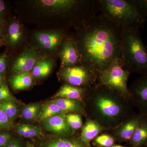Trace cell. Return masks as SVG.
Returning a JSON list of instances; mask_svg holds the SVG:
<instances>
[{
  "instance_id": "9a60e30c",
  "label": "cell",
  "mask_w": 147,
  "mask_h": 147,
  "mask_svg": "<svg viewBox=\"0 0 147 147\" xmlns=\"http://www.w3.org/2000/svg\"><path fill=\"white\" fill-rule=\"evenodd\" d=\"M53 101L66 113H78L86 117L85 105L83 100L58 98Z\"/></svg>"
},
{
  "instance_id": "5b68a950",
  "label": "cell",
  "mask_w": 147,
  "mask_h": 147,
  "mask_svg": "<svg viewBox=\"0 0 147 147\" xmlns=\"http://www.w3.org/2000/svg\"><path fill=\"white\" fill-rule=\"evenodd\" d=\"M98 1L101 13L121 28L144 27L146 18L128 0Z\"/></svg>"
},
{
  "instance_id": "d590c367",
  "label": "cell",
  "mask_w": 147,
  "mask_h": 147,
  "mask_svg": "<svg viewBox=\"0 0 147 147\" xmlns=\"http://www.w3.org/2000/svg\"><path fill=\"white\" fill-rule=\"evenodd\" d=\"M129 147V146H121V145H117V144H115L113 145V146H112V147Z\"/></svg>"
},
{
  "instance_id": "5bb4252c",
  "label": "cell",
  "mask_w": 147,
  "mask_h": 147,
  "mask_svg": "<svg viewBox=\"0 0 147 147\" xmlns=\"http://www.w3.org/2000/svg\"><path fill=\"white\" fill-rule=\"evenodd\" d=\"M105 131V129L97 122L86 117V122L82 127L80 138L85 144L90 145V142L96 137Z\"/></svg>"
},
{
  "instance_id": "ab89813d",
  "label": "cell",
  "mask_w": 147,
  "mask_h": 147,
  "mask_svg": "<svg viewBox=\"0 0 147 147\" xmlns=\"http://www.w3.org/2000/svg\"></svg>"
},
{
  "instance_id": "ac0fdd59",
  "label": "cell",
  "mask_w": 147,
  "mask_h": 147,
  "mask_svg": "<svg viewBox=\"0 0 147 147\" xmlns=\"http://www.w3.org/2000/svg\"><path fill=\"white\" fill-rule=\"evenodd\" d=\"M9 82L11 88L15 90L29 89L33 84V77L29 72L16 73L11 77Z\"/></svg>"
},
{
  "instance_id": "1f68e13d",
  "label": "cell",
  "mask_w": 147,
  "mask_h": 147,
  "mask_svg": "<svg viewBox=\"0 0 147 147\" xmlns=\"http://www.w3.org/2000/svg\"><path fill=\"white\" fill-rule=\"evenodd\" d=\"M7 67V57L5 55L0 56V74L5 72Z\"/></svg>"
},
{
  "instance_id": "484cf974",
  "label": "cell",
  "mask_w": 147,
  "mask_h": 147,
  "mask_svg": "<svg viewBox=\"0 0 147 147\" xmlns=\"http://www.w3.org/2000/svg\"><path fill=\"white\" fill-rule=\"evenodd\" d=\"M40 108V105L36 103L26 105L22 110L23 118L27 120H33L38 117Z\"/></svg>"
},
{
  "instance_id": "9c48e42d",
  "label": "cell",
  "mask_w": 147,
  "mask_h": 147,
  "mask_svg": "<svg viewBox=\"0 0 147 147\" xmlns=\"http://www.w3.org/2000/svg\"><path fill=\"white\" fill-rule=\"evenodd\" d=\"M129 90V100L132 106L147 117V74L135 79Z\"/></svg>"
},
{
  "instance_id": "7c38bea8",
  "label": "cell",
  "mask_w": 147,
  "mask_h": 147,
  "mask_svg": "<svg viewBox=\"0 0 147 147\" xmlns=\"http://www.w3.org/2000/svg\"><path fill=\"white\" fill-rule=\"evenodd\" d=\"M40 57L33 47L24 50L16 59L12 67V71L16 73L32 71L37 61Z\"/></svg>"
},
{
  "instance_id": "277c9868",
  "label": "cell",
  "mask_w": 147,
  "mask_h": 147,
  "mask_svg": "<svg viewBox=\"0 0 147 147\" xmlns=\"http://www.w3.org/2000/svg\"><path fill=\"white\" fill-rule=\"evenodd\" d=\"M118 59L123 68L131 73L147 74V47L138 28L122 29Z\"/></svg>"
},
{
  "instance_id": "d4e9b609",
  "label": "cell",
  "mask_w": 147,
  "mask_h": 147,
  "mask_svg": "<svg viewBox=\"0 0 147 147\" xmlns=\"http://www.w3.org/2000/svg\"><path fill=\"white\" fill-rule=\"evenodd\" d=\"M0 108L11 120H14L18 115V107L14 100L0 102Z\"/></svg>"
},
{
  "instance_id": "d6a6232c",
  "label": "cell",
  "mask_w": 147,
  "mask_h": 147,
  "mask_svg": "<svg viewBox=\"0 0 147 147\" xmlns=\"http://www.w3.org/2000/svg\"><path fill=\"white\" fill-rule=\"evenodd\" d=\"M5 147H21L20 142L16 139H12L10 140Z\"/></svg>"
},
{
  "instance_id": "f35d334b",
  "label": "cell",
  "mask_w": 147,
  "mask_h": 147,
  "mask_svg": "<svg viewBox=\"0 0 147 147\" xmlns=\"http://www.w3.org/2000/svg\"><path fill=\"white\" fill-rule=\"evenodd\" d=\"M147 147V146H146V147Z\"/></svg>"
},
{
  "instance_id": "d6986e66",
  "label": "cell",
  "mask_w": 147,
  "mask_h": 147,
  "mask_svg": "<svg viewBox=\"0 0 147 147\" xmlns=\"http://www.w3.org/2000/svg\"><path fill=\"white\" fill-rule=\"evenodd\" d=\"M129 147H144L147 146V117L140 123L130 141L128 142Z\"/></svg>"
},
{
  "instance_id": "ba28073f",
  "label": "cell",
  "mask_w": 147,
  "mask_h": 147,
  "mask_svg": "<svg viewBox=\"0 0 147 147\" xmlns=\"http://www.w3.org/2000/svg\"><path fill=\"white\" fill-rule=\"evenodd\" d=\"M68 36L64 30H42L36 32L34 36V41L43 52L53 53L59 51L65 40Z\"/></svg>"
},
{
  "instance_id": "2e32d148",
  "label": "cell",
  "mask_w": 147,
  "mask_h": 147,
  "mask_svg": "<svg viewBox=\"0 0 147 147\" xmlns=\"http://www.w3.org/2000/svg\"><path fill=\"white\" fill-rule=\"evenodd\" d=\"M55 64V60L52 58L40 57L37 61L32 70V74L33 78L36 79H42L48 76Z\"/></svg>"
},
{
  "instance_id": "4316f807",
  "label": "cell",
  "mask_w": 147,
  "mask_h": 147,
  "mask_svg": "<svg viewBox=\"0 0 147 147\" xmlns=\"http://www.w3.org/2000/svg\"><path fill=\"white\" fill-rule=\"evenodd\" d=\"M82 115L76 113H68L65 115L66 120L69 125L75 131L83 126Z\"/></svg>"
},
{
  "instance_id": "e0dca14e",
  "label": "cell",
  "mask_w": 147,
  "mask_h": 147,
  "mask_svg": "<svg viewBox=\"0 0 147 147\" xmlns=\"http://www.w3.org/2000/svg\"><path fill=\"white\" fill-rule=\"evenodd\" d=\"M87 90V89L64 84L61 87L53 98H63L74 100H83Z\"/></svg>"
},
{
  "instance_id": "52a82bcc",
  "label": "cell",
  "mask_w": 147,
  "mask_h": 147,
  "mask_svg": "<svg viewBox=\"0 0 147 147\" xmlns=\"http://www.w3.org/2000/svg\"><path fill=\"white\" fill-rule=\"evenodd\" d=\"M59 77L65 84L88 89L96 85L98 75L83 65L61 68Z\"/></svg>"
},
{
  "instance_id": "74e56055",
  "label": "cell",
  "mask_w": 147,
  "mask_h": 147,
  "mask_svg": "<svg viewBox=\"0 0 147 147\" xmlns=\"http://www.w3.org/2000/svg\"><path fill=\"white\" fill-rule=\"evenodd\" d=\"M1 32V27H0V34Z\"/></svg>"
},
{
  "instance_id": "603a6c76",
  "label": "cell",
  "mask_w": 147,
  "mask_h": 147,
  "mask_svg": "<svg viewBox=\"0 0 147 147\" xmlns=\"http://www.w3.org/2000/svg\"><path fill=\"white\" fill-rule=\"evenodd\" d=\"M14 129L16 134L24 138H33L38 137L42 134L41 128L26 124L17 125L15 127Z\"/></svg>"
},
{
  "instance_id": "8fae6325",
  "label": "cell",
  "mask_w": 147,
  "mask_h": 147,
  "mask_svg": "<svg viewBox=\"0 0 147 147\" xmlns=\"http://www.w3.org/2000/svg\"><path fill=\"white\" fill-rule=\"evenodd\" d=\"M59 54L61 68L82 65L79 48L72 36L67 37L61 46Z\"/></svg>"
},
{
  "instance_id": "f1b7e54d",
  "label": "cell",
  "mask_w": 147,
  "mask_h": 147,
  "mask_svg": "<svg viewBox=\"0 0 147 147\" xmlns=\"http://www.w3.org/2000/svg\"><path fill=\"white\" fill-rule=\"evenodd\" d=\"M13 125V121L0 108V130L9 129Z\"/></svg>"
},
{
  "instance_id": "44dd1931",
  "label": "cell",
  "mask_w": 147,
  "mask_h": 147,
  "mask_svg": "<svg viewBox=\"0 0 147 147\" xmlns=\"http://www.w3.org/2000/svg\"><path fill=\"white\" fill-rule=\"evenodd\" d=\"M24 28L18 21L11 22L8 27L9 42L11 46H16L22 42L24 38Z\"/></svg>"
},
{
  "instance_id": "7a4b0ae2",
  "label": "cell",
  "mask_w": 147,
  "mask_h": 147,
  "mask_svg": "<svg viewBox=\"0 0 147 147\" xmlns=\"http://www.w3.org/2000/svg\"><path fill=\"white\" fill-rule=\"evenodd\" d=\"M83 101L86 117L97 122L105 131L115 128L136 113L129 99L104 86L87 89Z\"/></svg>"
},
{
  "instance_id": "8992f818",
  "label": "cell",
  "mask_w": 147,
  "mask_h": 147,
  "mask_svg": "<svg viewBox=\"0 0 147 147\" xmlns=\"http://www.w3.org/2000/svg\"><path fill=\"white\" fill-rule=\"evenodd\" d=\"M131 74L123 68L117 58L108 68L98 74L96 85L107 87L129 99L127 82Z\"/></svg>"
},
{
  "instance_id": "cb8c5ba5",
  "label": "cell",
  "mask_w": 147,
  "mask_h": 147,
  "mask_svg": "<svg viewBox=\"0 0 147 147\" xmlns=\"http://www.w3.org/2000/svg\"><path fill=\"white\" fill-rule=\"evenodd\" d=\"M92 142L98 147H111L115 144L117 141L112 134L103 132L98 135Z\"/></svg>"
},
{
  "instance_id": "6da1fadb",
  "label": "cell",
  "mask_w": 147,
  "mask_h": 147,
  "mask_svg": "<svg viewBox=\"0 0 147 147\" xmlns=\"http://www.w3.org/2000/svg\"><path fill=\"white\" fill-rule=\"evenodd\" d=\"M75 29L82 65L98 75L118 57L122 29L100 13Z\"/></svg>"
},
{
  "instance_id": "7402d4cb",
  "label": "cell",
  "mask_w": 147,
  "mask_h": 147,
  "mask_svg": "<svg viewBox=\"0 0 147 147\" xmlns=\"http://www.w3.org/2000/svg\"><path fill=\"white\" fill-rule=\"evenodd\" d=\"M63 110L61 109L53 100L47 102L40 108L38 119L42 122L45 119L58 115H66Z\"/></svg>"
},
{
  "instance_id": "30bf717a",
  "label": "cell",
  "mask_w": 147,
  "mask_h": 147,
  "mask_svg": "<svg viewBox=\"0 0 147 147\" xmlns=\"http://www.w3.org/2000/svg\"><path fill=\"white\" fill-rule=\"evenodd\" d=\"M145 117L141 113H135L115 128L105 132L112 134L115 138L117 142L128 143Z\"/></svg>"
},
{
  "instance_id": "3957f363",
  "label": "cell",
  "mask_w": 147,
  "mask_h": 147,
  "mask_svg": "<svg viewBox=\"0 0 147 147\" xmlns=\"http://www.w3.org/2000/svg\"><path fill=\"white\" fill-rule=\"evenodd\" d=\"M36 8L45 15H56L63 30L81 26L100 11L98 0H39L33 1Z\"/></svg>"
},
{
  "instance_id": "836d02e7",
  "label": "cell",
  "mask_w": 147,
  "mask_h": 147,
  "mask_svg": "<svg viewBox=\"0 0 147 147\" xmlns=\"http://www.w3.org/2000/svg\"><path fill=\"white\" fill-rule=\"evenodd\" d=\"M5 9V5L3 1L0 0V14H1Z\"/></svg>"
},
{
  "instance_id": "4dcf8cb0",
  "label": "cell",
  "mask_w": 147,
  "mask_h": 147,
  "mask_svg": "<svg viewBox=\"0 0 147 147\" xmlns=\"http://www.w3.org/2000/svg\"><path fill=\"white\" fill-rule=\"evenodd\" d=\"M11 139V136L9 133L0 132V147H5Z\"/></svg>"
},
{
  "instance_id": "e575fe53",
  "label": "cell",
  "mask_w": 147,
  "mask_h": 147,
  "mask_svg": "<svg viewBox=\"0 0 147 147\" xmlns=\"http://www.w3.org/2000/svg\"><path fill=\"white\" fill-rule=\"evenodd\" d=\"M4 77L3 75L0 74V86L4 84Z\"/></svg>"
},
{
  "instance_id": "83f0119b",
  "label": "cell",
  "mask_w": 147,
  "mask_h": 147,
  "mask_svg": "<svg viewBox=\"0 0 147 147\" xmlns=\"http://www.w3.org/2000/svg\"><path fill=\"white\" fill-rule=\"evenodd\" d=\"M143 17L147 18V0H128Z\"/></svg>"
},
{
  "instance_id": "ffe728a7",
  "label": "cell",
  "mask_w": 147,
  "mask_h": 147,
  "mask_svg": "<svg viewBox=\"0 0 147 147\" xmlns=\"http://www.w3.org/2000/svg\"><path fill=\"white\" fill-rule=\"evenodd\" d=\"M45 147H93L83 142L80 138L69 137H61L47 143Z\"/></svg>"
},
{
  "instance_id": "4fadbf2b",
  "label": "cell",
  "mask_w": 147,
  "mask_h": 147,
  "mask_svg": "<svg viewBox=\"0 0 147 147\" xmlns=\"http://www.w3.org/2000/svg\"><path fill=\"white\" fill-rule=\"evenodd\" d=\"M65 115H57L46 119L42 121V125L47 130L62 137L72 136L75 131L66 120Z\"/></svg>"
},
{
  "instance_id": "8d00e7d4",
  "label": "cell",
  "mask_w": 147,
  "mask_h": 147,
  "mask_svg": "<svg viewBox=\"0 0 147 147\" xmlns=\"http://www.w3.org/2000/svg\"><path fill=\"white\" fill-rule=\"evenodd\" d=\"M26 147H34L31 144H27V145Z\"/></svg>"
},
{
  "instance_id": "f546056e",
  "label": "cell",
  "mask_w": 147,
  "mask_h": 147,
  "mask_svg": "<svg viewBox=\"0 0 147 147\" xmlns=\"http://www.w3.org/2000/svg\"><path fill=\"white\" fill-rule=\"evenodd\" d=\"M14 100V98L5 83L0 86V102L7 100Z\"/></svg>"
}]
</instances>
